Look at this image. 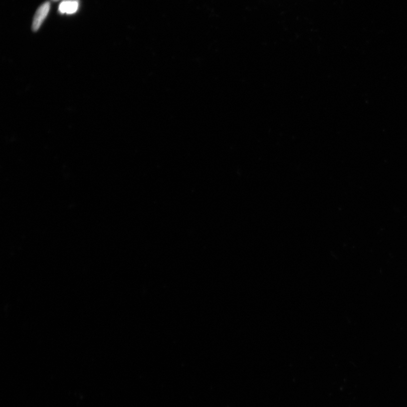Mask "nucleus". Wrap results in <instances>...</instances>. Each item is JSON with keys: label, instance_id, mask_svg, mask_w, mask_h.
I'll return each mask as SVG.
<instances>
[{"label": "nucleus", "instance_id": "obj_1", "mask_svg": "<svg viewBox=\"0 0 407 407\" xmlns=\"http://www.w3.org/2000/svg\"><path fill=\"white\" fill-rule=\"evenodd\" d=\"M50 8V3L48 1L42 4L38 8L33 19L32 27L33 31H37L40 28L49 13Z\"/></svg>", "mask_w": 407, "mask_h": 407}, {"label": "nucleus", "instance_id": "obj_2", "mask_svg": "<svg viewBox=\"0 0 407 407\" xmlns=\"http://www.w3.org/2000/svg\"><path fill=\"white\" fill-rule=\"evenodd\" d=\"M79 6L78 0H65L59 4L58 11L62 14H73L78 11Z\"/></svg>", "mask_w": 407, "mask_h": 407}, {"label": "nucleus", "instance_id": "obj_3", "mask_svg": "<svg viewBox=\"0 0 407 407\" xmlns=\"http://www.w3.org/2000/svg\"><path fill=\"white\" fill-rule=\"evenodd\" d=\"M52 1H59V0H52Z\"/></svg>", "mask_w": 407, "mask_h": 407}]
</instances>
